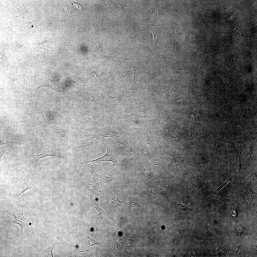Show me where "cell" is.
<instances>
[{"label": "cell", "mask_w": 257, "mask_h": 257, "mask_svg": "<svg viewBox=\"0 0 257 257\" xmlns=\"http://www.w3.org/2000/svg\"><path fill=\"white\" fill-rule=\"evenodd\" d=\"M139 118L132 111L127 109L119 112H111L102 117L95 126L100 127L110 125L120 126L125 122L134 121Z\"/></svg>", "instance_id": "1"}, {"label": "cell", "mask_w": 257, "mask_h": 257, "mask_svg": "<svg viewBox=\"0 0 257 257\" xmlns=\"http://www.w3.org/2000/svg\"><path fill=\"white\" fill-rule=\"evenodd\" d=\"M106 114L103 107H95L93 110L81 111L77 117L80 118L76 125L77 128H83L92 126H95L101 118Z\"/></svg>", "instance_id": "2"}, {"label": "cell", "mask_w": 257, "mask_h": 257, "mask_svg": "<svg viewBox=\"0 0 257 257\" xmlns=\"http://www.w3.org/2000/svg\"><path fill=\"white\" fill-rule=\"evenodd\" d=\"M126 96L123 93L115 96L106 94L101 98L102 106L104 109L106 114L113 110H126L128 106Z\"/></svg>", "instance_id": "3"}, {"label": "cell", "mask_w": 257, "mask_h": 257, "mask_svg": "<svg viewBox=\"0 0 257 257\" xmlns=\"http://www.w3.org/2000/svg\"><path fill=\"white\" fill-rule=\"evenodd\" d=\"M22 212L20 215L17 216L14 214H11L15 217L14 219L8 220L9 224H19L21 227V231L19 234L17 236L10 237V239L13 240H24L31 233L30 229L32 227L30 223V220L27 218L24 217L23 214V206L24 203L22 204Z\"/></svg>", "instance_id": "4"}, {"label": "cell", "mask_w": 257, "mask_h": 257, "mask_svg": "<svg viewBox=\"0 0 257 257\" xmlns=\"http://www.w3.org/2000/svg\"><path fill=\"white\" fill-rule=\"evenodd\" d=\"M118 193V189L116 188L109 192L107 195L111 200V202L109 206L106 208L105 210L107 216H110L112 218L122 212L126 208V203L119 200Z\"/></svg>", "instance_id": "5"}, {"label": "cell", "mask_w": 257, "mask_h": 257, "mask_svg": "<svg viewBox=\"0 0 257 257\" xmlns=\"http://www.w3.org/2000/svg\"><path fill=\"white\" fill-rule=\"evenodd\" d=\"M107 150L105 154L100 157L91 160H84L83 164L96 162L110 161L114 163L116 168L121 170L122 169V163L119 159L118 155V153L119 148L111 144L107 145Z\"/></svg>", "instance_id": "6"}, {"label": "cell", "mask_w": 257, "mask_h": 257, "mask_svg": "<svg viewBox=\"0 0 257 257\" xmlns=\"http://www.w3.org/2000/svg\"><path fill=\"white\" fill-rule=\"evenodd\" d=\"M100 128L94 134L90 135L100 142V140L105 138H117L124 134V132L119 126L110 125Z\"/></svg>", "instance_id": "7"}, {"label": "cell", "mask_w": 257, "mask_h": 257, "mask_svg": "<svg viewBox=\"0 0 257 257\" xmlns=\"http://www.w3.org/2000/svg\"><path fill=\"white\" fill-rule=\"evenodd\" d=\"M136 70L134 68L128 69L127 75L124 77L123 81L121 83V86L123 89V93L126 96L129 92L131 90H134L140 92L144 89L142 86L137 84L134 81L135 74Z\"/></svg>", "instance_id": "8"}, {"label": "cell", "mask_w": 257, "mask_h": 257, "mask_svg": "<svg viewBox=\"0 0 257 257\" xmlns=\"http://www.w3.org/2000/svg\"><path fill=\"white\" fill-rule=\"evenodd\" d=\"M53 132L54 139L58 145L63 146L71 140L69 126L66 124L54 126Z\"/></svg>", "instance_id": "9"}, {"label": "cell", "mask_w": 257, "mask_h": 257, "mask_svg": "<svg viewBox=\"0 0 257 257\" xmlns=\"http://www.w3.org/2000/svg\"><path fill=\"white\" fill-rule=\"evenodd\" d=\"M125 195L129 201L130 207L128 211L125 214L131 220L138 214L143 212V208L138 202L135 193H126Z\"/></svg>", "instance_id": "10"}, {"label": "cell", "mask_w": 257, "mask_h": 257, "mask_svg": "<svg viewBox=\"0 0 257 257\" xmlns=\"http://www.w3.org/2000/svg\"><path fill=\"white\" fill-rule=\"evenodd\" d=\"M187 181V188L190 194L195 196L200 188L203 186L204 183L200 179L197 169L192 171Z\"/></svg>", "instance_id": "11"}, {"label": "cell", "mask_w": 257, "mask_h": 257, "mask_svg": "<svg viewBox=\"0 0 257 257\" xmlns=\"http://www.w3.org/2000/svg\"><path fill=\"white\" fill-rule=\"evenodd\" d=\"M37 184L34 187H31L20 193L18 196L11 198L16 204L24 201L25 204L28 205L33 202L36 198Z\"/></svg>", "instance_id": "12"}, {"label": "cell", "mask_w": 257, "mask_h": 257, "mask_svg": "<svg viewBox=\"0 0 257 257\" xmlns=\"http://www.w3.org/2000/svg\"><path fill=\"white\" fill-rule=\"evenodd\" d=\"M98 142H99L91 136L82 140L75 141L71 140L63 146L65 150H71L86 146H93Z\"/></svg>", "instance_id": "13"}, {"label": "cell", "mask_w": 257, "mask_h": 257, "mask_svg": "<svg viewBox=\"0 0 257 257\" xmlns=\"http://www.w3.org/2000/svg\"><path fill=\"white\" fill-rule=\"evenodd\" d=\"M128 104L129 108H131L133 111L136 110L138 111L140 109V114H141V117H146L153 119V116L151 114V112L149 111L147 104L143 103V101L141 103H138L130 100L128 99H127Z\"/></svg>", "instance_id": "14"}, {"label": "cell", "mask_w": 257, "mask_h": 257, "mask_svg": "<svg viewBox=\"0 0 257 257\" xmlns=\"http://www.w3.org/2000/svg\"><path fill=\"white\" fill-rule=\"evenodd\" d=\"M27 154L33 158L35 159V168L36 167V164L38 160L44 157L51 156L62 159L64 158H65L64 156L62 155L60 153L55 152L54 150L52 145L49 144L48 145L43 152L38 155H30L28 154Z\"/></svg>", "instance_id": "15"}, {"label": "cell", "mask_w": 257, "mask_h": 257, "mask_svg": "<svg viewBox=\"0 0 257 257\" xmlns=\"http://www.w3.org/2000/svg\"><path fill=\"white\" fill-rule=\"evenodd\" d=\"M244 149H242L240 151L236 152L233 154V158L235 157L236 159L235 164L233 165L232 171L233 177L234 178V181L237 182L240 180L241 176V169L242 164L241 163V155L242 152Z\"/></svg>", "instance_id": "16"}, {"label": "cell", "mask_w": 257, "mask_h": 257, "mask_svg": "<svg viewBox=\"0 0 257 257\" xmlns=\"http://www.w3.org/2000/svg\"><path fill=\"white\" fill-rule=\"evenodd\" d=\"M85 164L88 171L95 176H98L109 171L108 168L100 162Z\"/></svg>", "instance_id": "17"}, {"label": "cell", "mask_w": 257, "mask_h": 257, "mask_svg": "<svg viewBox=\"0 0 257 257\" xmlns=\"http://www.w3.org/2000/svg\"><path fill=\"white\" fill-rule=\"evenodd\" d=\"M77 95L84 98L87 102L95 107H102L101 98L96 93L83 92L79 93Z\"/></svg>", "instance_id": "18"}, {"label": "cell", "mask_w": 257, "mask_h": 257, "mask_svg": "<svg viewBox=\"0 0 257 257\" xmlns=\"http://www.w3.org/2000/svg\"><path fill=\"white\" fill-rule=\"evenodd\" d=\"M116 141L120 143L121 148L124 151L128 153H134L137 154L135 145L130 139L124 135L117 138Z\"/></svg>", "instance_id": "19"}, {"label": "cell", "mask_w": 257, "mask_h": 257, "mask_svg": "<svg viewBox=\"0 0 257 257\" xmlns=\"http://www.w3.org/2000/svg\"><path fill=\"white\" fill-rule=\"evenodd\" d=\"M218 163L217 159L213 157L199 162L200 166L204 168L206 171L207 175L205 178L212 176L213 170Z\"/></svg>", "instance_id": "20"}, {"label": "cell", "mask_w": 257, "mask_h": 257, "mask_svg": "<svg viewBox=\"0 0 257 257\" xmlns=\"http://www.w3.org/2000/svg\"><path fill=\"white\" fill-rule=\"evenodd\" d=\"M237 94L239 97L238 102L236 103H235L231 99V101L234 113V119L235 121L244 124L246 122L242 118L243 108L242 105V100L239 97L238 93Z\"/></svg>", "instance_id": "21"}, {"label": "cell", "mask_w": 257, "mask_h": 257, "mask_svg": "<svg viewBox=\"0 0 257 257\" xmlns=\"http://www.w3.org/2000/svg\"><path fill=\"white\" fill-rule=\"evenodd\" d=\"M93 209L95 214V227L97 228L99 226V223L105 215V212L101 208L99 207L96 203L91 195H89Z\"/></svg>", "instance_id": "22"}, {"label": "cell", "mask_w": 257, "mask_h": 257, "mask_svg": "<svg viewBox=\"0 0 257 257\" xmlns=\"http://www.w3.org/2000/svg\"><path fill=\"white\" fill-rule=\"evenodd\" d=\"M118 169L115 168L114 169L101 174L97 176L96 182L98 187L101 188L107 183L116 173Z\"/></svg>", "instance_id": "23"}, {"label": "cell", "mask_w": 257, "mask_h": 257, "mask_svg": "<svg viewBox=\"0 0 257 257\" xmlns=\"http://www.w3.org/2000/svg\"><path fill=\"white\" fill-rule=\"evenodd\" d=\"M77 234L75 237L79 236H84L88 237L90 241V246H93L98 244L99 245V242L96 235L94 233H90L83 227H81L77 229Z\"/></svg>", "instance_id": "24"}, {"label": "cell", "mask_w": 257, "mask_h": 257, "mask_svg": "<svg viewBox=\"0 0 257 257\" xmlns=\"http://www.w3.org/2000/svg\"><path fill=\"white\" fill-rule=\"evenodd\" d=\"M176 197L179 201L189 206L193 207L195 205L196 203L193 198L183 191L179 192Z\"/></svg>", "instance_id": "25"}, {"label": "cell", "mask_w": 257, "mask_h": 257, "mask_svg": "<svg viewBox=\"0 0 257 257\" xmlns=\"http://www.w3.org/2000/svg\"><path fill=\"white\" fill-rule=\"evenodd\" d=\"M232 194V197L236 200L237 204L240 206L243 209L247 208V203L241 191L234 190L233 191Z\"/></svg>", "instance_id": "26"}, {"label": "cell", "mask_w": 257, "mask_h": 257, "mask_svg": "<svg viewBox=\"0 0 257 257\" xmlns=\"http://www.w3.org/2000/svg\"><path fill=\"white\" fill-rule=\"evenodd\" d=\"M256 144L255 139L253 140L252 143L249 144L248 147L244 151L243 159L247 165H249L253 162V160L252 157L253 148Z\"/></svg>", "instance_id": "27"}, {"label": "cell", "mask_w": 257, "mask_h": 257, "mask_svg": "<svg viewBox=\"0 0 257 257\" xmlns=\"http://www.w3.org/2000/svg\"><path fill=\"white\" fill-rule=\"evenodd\" d=\"M100 55V56L99 57L100 58L106 61L107 63L110 64L114 63L121 64L126 60L129 59L128 58L119 57L116 56V55H110L109 56H105L103 55Z\"/></svg>", "instance_id": "28"}, {"label": "cell", "mask_w": 257, "mask_h": 257, "mask_svg": "<svg viewBox=\"0 0 257 257\" xmlns=\"http://www.w3.org/2000/svg\"><path fill=\"white\" fill-rule=\"evenodd\" d=\"M230 134L237 144L243 142L247 143L250 139V136L249 135L236 131H231Z\"/></svg>", "instance_id": "29"}, {"label": "cell", "mask_w": 257, "mask_h": 257, "mask_svg": "<svg viewBox=\"0 0 257 257\" xmlns=\"http://www.w3.org/2000/svg\"><path fill=\"white\" fill-rule=\"evenodd\" d=\"M163 186L169 192L179 190V186L177 184L170 180L168 178L162 177Z\"/></svg>", "instance_id": "30"}, {"label": "cell", "mask_w": 257, "mask_h": 257, "mask_svg": "<svg viewBox=\"0 0 257 257\" xmlns=\"http://www.w3.org/2000/svg\"><path fill=\"white\" fill-rule=\"evenodd\" d=\"M84 187L89 191L91 192L101 198V197L97 184L94 181L87 180L84 181Z\"/></svg>", "instance_id": "31"}, {"label": "cell", "mask_w": 257, "mask_h": 257, "mask_svg": "<svg viewBox=\"0 0 257 257\" xmlns=\"http://www.w3.org/2000/svg\"><path fill=\"white\" fill-rule=\"evenodd\" d=\"M235 146V143L233 140L231 139H227L221 140L216 143L214 145L213 149L217 151L218 148L222 147H228L231 150Z\"/></svg>", "instance_id": "32"}, {"label": "cell", "mask_w": 257, "mask_h": 257, "mask_svg": "<svg viewBox=\"0 0 257 257\" xmlns=\"http://www.w3.org/2000/svg\"><path fill=\"white\" fill-rule=\"evenodd\" d=\"M246 98L248 104L252 108L255 114L257 113V99L253 95L250 94L241 90Z\"/></svg>", "instance_id": "33"}, {"label": "cell", "mask_w": 257, "mask_h": 257, "mask_svg": "<svg viewBox=\"0 0 257 257\" xmlns=\"http://www.w3.org/2000/svg\"><path fill=\"white\" fill-rule=\"evenodd\" d=\"M39 125L40 128L45 132H47L48 128L46 126L45 117L42 112L40 113L37 115Z\"/></svg>", "instance_id": "34"}, {"label": "cell", "mask_w": 257, "mask_h": 257, "mask_svg": "<svg viewBox=\"0 0 257 257\" xmlns=\"http://www.w3.org/2000/svg\"><path fill=\"white\" fill-rule=\"evenodd\" d=\"M173 203L175 208L177 210L186 213L189 212L191 210L189 208L185 206L178 202L174 201Z\"/></svg>", "instance_id": "35"}, {"label": "cell", "mask_w": 257, "mask_h": 257, "mask_svg": "<svg viewBox=\"0 0 257 257\" xmlns=\"http://www.w3.org/2000/svg\"><path fill=\"white\" fill-rule=\"evenodd\" d=\"M246 129L249 135L257 134V125L256 123H249Z\"/></svg>", "instance_id": "36"}, {"label": "cell", "mask_w": 257, "mask_h": 257, "mask_svg": "<svg viewBox=\"0 0 257 257\" xmlns=\"http://www.w3.org/2000/svg\"><path fill=\"white\" fill-rule=\"evenodd\" d=\"M172 157L174 160V162L175 164L176 168L173 170L171 171H175L177 170L178 167L180 166L183 164L184 163V161L181 158L178 157L174 155L169 154Z\"/></svg>", "instance_id": "37"}, {"label": "cell", "mask_w": 257, "mask_h": 257, "mask_svg": "<svg viewBox=\"0 0 257 257\" xmlns=\"http://www.w3.org/2000/svg\"><path fill=\"white\" fill-rule=\"evenodd\" d=\"M0 146L3 145H6L7 144H8L10 143H13L15 144H17L20 143L21 142H24V141H23L18 142L11 141L7 140L6 139L3 137H0Z\"/></svg>", "instance_id": "38"}, {"label": "cell", "mask_w": 257, "mask_h": 257, "mask_svg": "<svg viewBox=\"0 0 257 257\" xmlns=\"http://www.w3.org/2000/svg\"><path fill=\"white\" fill-rule=\"evenodd\" d=\"M246 229V227L244 224H241L237 227L236 229V233L238 236H240L242 235Z\"/></svg>", "instance_id": "39"}, {"label": "cell", "mask_w": 257, "mask_h": 257, "mask_svg": "<svg viewBox=\"0 0 257 257\" xmlns=\"http://www.w3.org/2000/svg\"><path fill=\"white\" fill-rule=\"evenodd\" d=\"M56 244L55 243L54 244H52L51 242V244L49 247L45 249L44 250V252L47 253L49 257H53V249L54 246Z\"/></svg>", "instance_id": "40"}, {"label": "cell", "mask_w": 257, "mask_h": 257, "mask_svg": "<svg viewBox=\"0 0 257 257\" xmlns=\"http://www.w3.org/2000/svg\"><path fill=\"white\" fill-rule=\"evenodd\" d=\"M257 179V171H256L251 173L247 178V181L250 182L255 181Z\"/></svg>", "instance_id": "41"}, {"label": "cell", "mask_w": 257, "mask_h": 257, "mask_svg": "<svg viewBox=\"0 0 257 257\" xmlns=\"http://www.w3.org/2000/svg\"><path fill=\"white\" fill-rule=\"evenodd\" d=\"M210 196L211 197L215 198L225 202L228 203L231 202L230 199L219 196L214 195L212 194H210Z\"/></svg>", "instance_id": "42"}, {"label": "cell", "mask_w": 257, "mask_h": 257, "mask_svg": "<svg viewBox=\"0 0 257 257\" xmlns=\"http://www.w3.org/2000/svg\"><path fill=\"white\" fill-rule=\"evenodd\" d=\"M233 178V176H232L224 182L215 190V193H216L218 192L222 188L226 185L230 181L232 180Z\"/></svg>", "instance_id": "43"}, {"label": "cell", "mask_w": 257, "mask_h": 257, "mask_svg": "<svg viewBox=\"0 0 257 257\" xmlns=\"http://www.w3.org/2000/svg\"><path fill=\"white\" fill-rule=\"evenodd\" d=\"M238 212L237 208L234 207L233 208L232 210L231 215V218L232 219L234 220L237 218L238 216Z\"/></svg>", "instance_id": "44"}, {"label": "cell", "mask_w": 257, "mask_h": 257, "mask_svg": "<svg viewBox=\"0 0 257 257\" xmlns=\"http://www.w3.org/2000/svg\"><path fill=\"white\" fill-rule=\"evenodd\" d=\"M247 196L250 199H254L257 197V194L249 190L248 192Z\"/></svg>", "instance_id": "45"}, {"label": "cell", "mask_w": 257, "mask_h": 257, "mask_svg": "<svg viewBox=\"0 0 257 257\" xmlns=\"http://www.w3.org/2000/svg\"><path fill=\"white\" fill-rule=\"evenodd\" d=\"M72 2L73 4V5L74 7L76 8L79 10H82V7L80 5L77 3H74L73 2Z\"/></svg>", "instance_id": "46"}, {"label": "cell", "mask_w": 257, "mask_h": 257, "mask_svg": "<svg viewBox=\"0 0 257 257\" xmlns=\"http://www.w3.org/2000/svg\"><path fill=\"white\" fill-rule=\"evenodd\" d=\"M64 10L65 12L67 13L68 14H70L71 12V10L69 9L67 7H63Z\"/></svg>", "instance_id": "47"}, {"label": "cell", "mask_w": 257, "mask_h": 257, "mask_svg": "<svg viewBox=\"0 0 257 257\" xmlns=\"http://www.w3.org/2000/svg\"><path fill=\"white\" fill-rule=\"evenodd\" d=\"M9 144H8V145H6V147H5V149H4V151H3V153H2V154L0 156V162H1V160H2V158H3V155H4V153H5V150L7 148V147L8 146Z\"/></svg>", "instance_id": "48"}, {"label": "cell", "mask_w": 257, "mask_h": 257, "mask_svg": "<svg viewBox=\"0 0 257 257\" xmlns=\"http://www.w3.org/2000/svg\"><path fill=\"white\" fill-rule=\"evenodd\" d=\"M120 35H119L117 36H111L109 37H108V38H106V39H108L109 38H112V39L115 38V39H117L119 40V39L118 38H117V37L119 36H120Z\"/></svg>", "instance_id": "49"}, {"label": "cell", "mask_w": 257, "mask_h": 257, "mask_svg": "<svg viewBox=\"0 0 257 257\" xmlns=\"http://www.w3.org/2000/svg\"><path fill=\"white\" fill-rule=\"evenodd\" d=\"M71 256H71V257H81V256H80L78 254H74L73 255H71Z\"/></svg>", "instance_id": "50"}, {"label": "cell", "mask_w": 257, "mask_h": 257, "mask_svg": "<svg viewBox=\"0 0 257 257\" xmlns=\"http://www.w3.org/2000/svg\"><path fill=\"white\" fill-rule=\"evenodd\" d=\"M118 2V4L119 5H120V6H121V7H123L124 6H126V5H123L121 4L119 2Z\"/></svg>", "instance_id": "51"}]
</instances>
